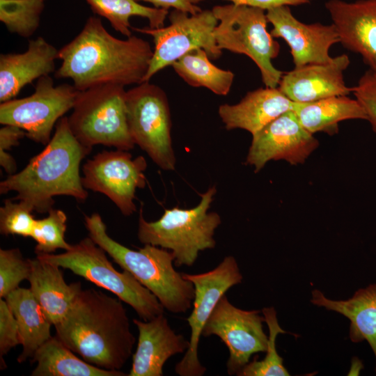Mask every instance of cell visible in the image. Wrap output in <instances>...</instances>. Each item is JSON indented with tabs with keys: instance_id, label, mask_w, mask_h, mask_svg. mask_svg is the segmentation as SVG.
<instances>
[{
	"instance_id": "cell-20",
	"label": "cell",
	"mask_w": 376,
	"mask_h": 376,
	"mask_svg": "<svg viewBox=\"0 0 376 376\" xmlns=\"http://www.w3.org/2000/svg\"><path fill=\"white\" fill-rule=\"evenodd\" d=\"M58 54V50L41 36L29 40L24 52L1 54V102L15 98L27 84L55 72Z\"/></svg>"
},
{
	"instance_id": "cell-31",
	"label": "cell",
	"mask_w": 376,
	"mask_h": 376,
	"mask_svg": "<svg viewBox=\"0 0 376 376\" xmlns=\"http://www.w3.org/2000/svg\"><path fill=\"white\" fill-rule=\"evenodd\" d=\"M45 218L36 219L31 237L36 242L38 254L53 253L58 249L69 250L72 244L65 241L67 216L58 209L52 208Z\"/></svg>"
},
{
	"instance_id": "cell-22",
	"label": "cell",
	"mask_w": 376,
	"mask_h": 376,
	"mask_svg": "<svg viewBox=\"0 0 376 376\" xmlns=\"http://www.w3.org/2000/svg\"><path fill=\"white\" fill-rule=\"evenodd\" d=\"M31 261L30 290L52 325L59 323L82 290L80 282H65L60 267L38 258Z\"/></svg>"
},
{
	"instance_id": "cell-3",
	"label": "cell",
	"mask_w": 376,
	"mask_h": 376,
	"mask_svg": "<svg viewBox=\"0 0 376 376\" xmlns=\"http://www.w3.org/2000/svg\"><path fill=\"white\" fill-rule=\"evenodd\" d=\"M91 148L81 144L72 134L68 117L56 123L53 136L39 154L19 172L0 183V194L15 191L13 200L23 201L38 213L53 208L54 196H69L84 201L88 191L80 175V164Z\"/></svg>"
},
{
	"instance_id": "cell-6",
	"label": "cell",
	"mask_w": 376,
	"mask_h": 376,
	"mask_svg": "<svg viewBox=\"0 0 376 376\" xmlns=\"http://www.w3.org/2000/svg\"><path fill=\"white\" fill-rule=\"evenodd\" d=\"M38 259L68 269L97 286L115 295L130 306L143 320H150L164 313L157 298L130 272H118L107 256V252L88 236L58 254H38Z\"/></svg>"
},
{
	"instance_id": "cell-11",
	"label": "cell",
	"mask_w": 376,
	"mask_h": 376,
	"mask_svg": "<svg viewBox=\"0 0 376 376\" xmlns=\"http://www.w3.org/2000/svg\"><path fill=\"white\" fill-rule=\"evenodd\" d=\"M78 93L74 86H55L49 75L41 77L31 95L1 102L0 123L19 127L29 139L47 145L54 125L73 108Z\"/></svg>"
},
{
	"instance_id": "cell-5",
	"label": "cell",
	"mask_w": 376,
	"mask_h": 376,
	"mask_svg": "<svg viewBox=\"0 0 376 376\" xmlns=\"http://www.w3.org/2000/svg\"><path fill=\"white\" fill-rule=\"evenodd\" d=\"M216 187H210L201 195L200 203L191 209L177 207L164 210L157 221H147L139 211L137 237L143 244L159 246L171 251L174 265L192 266L200 251L214 249V231L221 223L220 215L208 212Z\"/></svg>"
},
{
	"instance_id": "cell-13",
	"label": "cell",
	"mask_w": 376,
	"mask_h": 376,
	"mask_svg": "<svg viewBox=\"0 0 376 376\" xmlns=\"http://www.w3.org/2000/svg\"><path fill=\"white\" fill-rule=\"evenodd\" d=\"M143 156L132 158L127 150H103L88 159L82 167L81 181L86 189L107 196L125 216L136 211V189L146 186Z\"/></svg>"
},
{
	"instance_id": "cell-2",
	"label": "cell",
	"mask_w": 376,
	"mask_h": 376,
	"mask_svg": "<svg viewBox=\"0 0 376 376\" xmlns=\"http://www.w3.org/2000/svg\"><path fill=\"white\" fill-rule=\"evenodd\" d=\"M54 327L65 345L105 370H120L136 343L122 301L93 288L82 289Z\"/></svg>"
},
{
	"instance_id": "cell-30",
	"label": "cell",
	"mask_w": 376,
	"mask_h": 376,
	"mask_svg": "<svg viewBox=\"0 0 376 376\" xmlns=\"http://www.w3.org/2000/svg\"><path fill=\"white\" fill-rule=\"evenodd\" d=\"M269 329L268 345L265 358L249 362L237 374L238 376H288L290 373L283 365V358L276 348V338L279 334H288L279 326L274 307L262 310Z\"/></svg>"
},
{
	"instance_id": "cell-18",
	"label": "cell",
	"mask_w": 376,
	"mask_h": 376,
	"mask_svg": "<svg viewBox=\"0 0 376 376\" xmlns=\"http://www.w3.org/2000/svg\"><path fill=\"white\" fill-rule=\"evenodd\" d=\"M325 7L340 42L360 54L370 70L376 72V0H329Z\"/></svg>"
},
{
	"instance_id": "cell-25",
	"label": "cell",
	"mask_w": 376,
	"mask_h": 376,
	"mask_svg": "<svg viewBox=\"0 0 376 376\" xmlns=\"http://www.w3.org/2000/svg\"><path fill=\"white\" fill-rule=\"evenodd\" d=\"M301 125L310 133L334 134L338 124L345 120H367L366 113L355 99L347 95L332 96L314 102L297 103L293 109Z\"/></svg>"
},
{
	"instance_id": "cell-24",
	"label": "cell",
	"mask_w": 376,
	"mask_h": 376,
	"mask_svg": "<svg viewBox=\"0 0 376 376\" xmlns=\"http://www.w3.org/2000/svg\"><path fill=\"white\" fill-rule=\"evenodd\" d=\"M15 317L22 352L18 363L32 359L38 349L51 337L49 322L30 289L18 287L5 298Z\"/></svg>"
},
{
	"instance_id": "cell-4",
	"label": "cell",
	"mask_w": 376,
	"mask_h": 376,
	"mask_svg": "<svg viewBox=\"0 0 376 376\" xmlns=\"http://www.w3.org/2000/svg\"><path fill=\"white\" fill-rule=\"evenodd\" d=\"M88 236L103 249L123 270L130 272L148 289L165 310L184 313L191 308L195 295L194 284L174 267V256L168 249L144 244L129 249L112 239L98 213L84 217Z\"/></svg>"
},
{
	"instance_id": "cell-14",
	"label": "cell",
	"mask_w": 376,
	"mask_h": 376,
	"mask_svg": "<svg viewBox=\"0 0 376 376\" xmlns=\"http://www.w3.org/2000/svg\"><path fill=\"white\" fill-rule=\"evenodd\" d=\"M260 311H246L231 304L224 295L207 320L202 335L218 336L229 351L227 373L234 375L249 362L251 357L265 352L268 336L263 330L265 318Z\"/></svg>"
},
{
	"instance_id": "cell-34",
	"label": "cell",
	"mask_w": 376,
	"mask_h": 376,
	"mask_svg": "<svg viewBox=\"0 0 376 376\" xmlns=\"http://www.w3.org/2000/svg\"><path fill=\"white\" fill-rule=\"evenodd\" d=\"M352 88L356 100L364 109L367 120L376 133V72L369 69Z\"/></svg>"
},
{
	"instance_id": "cell-33",
	"label": "cell",
	"mask_w": 376,
	"mask_h": 376,
	"mask_svg": "<svg viewBox=\"0 0 376 376\" xmlns=\"http://www.w3.org/2000/svg\"><path fill=\"white\" fill-rule=\"evenodd\" d=\"M33 207L26 202L6 199L0 207V232L4 235H17L31 237L36 221Z\"/></svg>"
},
{
	"instance_id": "cell-8",
	"label": "cell",
	"mask_w": 376,
	"mask_h": 376,
	"mask_svg": "<svg viewBox=\"0 0 376 376\" xmlns=\"http://www.w3.org/2000/svg\"><path fill=\"white\" fill-rule=\"evenodd\" d=\"M212 10L219 21L214 36L219 49L247 56L258 66L265 86L278 87L283 72L272 61L278 56L280 45L267 31L266 11L233 3Z\"/></svg>"
},
{
	"instance_id": "cell-15",
	"label": "cell",
	"mask_w": 376,
	"mask_h": 376,
	"mask_svg": "<svg viewBox=\"0 0 376 376\" xmlns=\"http://www.w3.org/2000/svg\"><path fill=\"white\" fill-rule=\"evenodd\" d=\"M318 145V141L301 125L292 110L253 136L246 163L253 166L255 172L270 160L283 159L297 165L304 163Z\"/></svg>"
},
{
	"instance_id": "cell-28",
	"label": "cell",
	"mask_w": 376,
	"mask_h": 376,
	"mask_svg": "<svg viewBox=\"0 0 376 376\" xmlns=\"http://www.w3.org/2000/svg\"><path fill=\"white\" fill-rule=\"evenodd\" d=\"M93 13L107 19L112 28L127 38L132 36L130 18L139 16L146 18L149 27L164 26L169 10L143 6L136 0H85Z\"/></svg>"
},
{
	"instance_id": "cell-1",
	"label": "cell",
	"mask_w": 376,
	"mask_h": 376,
	"mask_svg": "<svg viewBox=\"0 0 376 376\" xmlns=\"http://www.w3.org/2000/svg\"><path fill=\"white\" fill-rule=\"evenodd\" d=\"M150 43L136 36H113L101 19L91 16L80 33L58 50L56 78H68L79 91L104 84L143 82L152 57Z\"/></svg>"
},
{
	"instance_id": "cell-17",
	"label": "cell",
	"mask_w": 376,
	"mask_h": 376,
	"mask_svg": "<svg viewBox=\"0 0 376 376\" xmlns=\"http://www.w3.org/2000/svg\"><path fill=\"white\" fill-rule=\"evenodd\" d=\"M347 54L325 63L308 64L283 73L278 88L290 100L306 103L352 93L344 81L343 72L350 65Z\"/></svg>"
},
{
	"instance_id": "cell-7",
	"label": "cell",
	"mask_w": 376,
	"mask_h": 376,
	"mask_svg": "<svg viewBox=\"0 0 376 376\" xmlns=\"http://www.w3.org/2000/svg\"><path fill=\"white\" fill-rule=\"evenodd\" d=\"M124 86L104 84L79 91L68 117L70 128L84 146L96 145L130 150L135 143L130 134Z\"/></svg>"
},
{
	"instance_id": "cell-35",
	"label": "cell",
	"mask_w": 376,
	"mask_h": 376,
	"mask_svg": "<svg viewBox=\"0 0 376 376\" xmlns=\"http://www.w3.org/2000/svg\"><path fill=\"white\" fill-rule=\"evenodd\" d=\"M20 344L17 320L5 299H0V357Z\"/></svg>"
},
{
	"instance_id": "cell-27",
	"label": "cell",
	"mask_w": 376,
	"mask_h": 376,
	"mask_svg": "<svg viewBox=\"0 0 376 376\" xmlns=\"http://www.w3.org/2000/svg\"><path fill=\"white\" fill-rule=\"evenodd\" d=\"M175 72L193 87H205L219 95H226L235 75L214 65L201 48L191 50L172 65Z\"/></svg>"
},
{
	"instance_id": "cell-12",
	"label": "cell",
	"mask_w": 376,
	"mask_h": 376,
	"mask_svg": "<svg viewBox=\"0 0 376 376\" xmlns=\"http://www.w3.org/2000/svg\"><path fill=\"white\" fill-rule=\"evenodd\" d=\"M195 288L193 310L187 320L191 329L189 347L175 367L180 376H202L206 371L198 355L199 340L203 327L221 297L233 286L242 281L238 264L232 256H226L213 269L190 274L182 273Z\"/></svg>"
},
{
	"instance_id": "cell-26",
	"label": "cell",
	"mask_w": 376,
	"mask_h": 376,
	"mask_svg": "<svg viewBox=\"0 0 376 376\" xmlns=\"http://www.w3.org/2000/svg\"><path fill=\"white\" fill-rule=\"evenodd\" d=\"M36 366L31 376H126L120 370H109L88 363L74 354L56 336L42 345L31 360Z\"/></svg>"
},
{
	"instance_id": "cell-37",
	"label": "cell",
	"mask_w": 376,
	"mask_h": 376,
	"mask_svg": "<svg viewBox=\"0 0 376 376\" xmlns=\"http://www.w3.org/2000/svg\"><path fill=\"white\" fill-rule=\"evenodd\" d=\"M196 4L204 0H189ZM235 5L258 8L267 11L269 9L282 6H298L309 3V0H226Z\"/></svg>"
},
{
	"instance_id": "cell-16",
	"label": "cell",
	"mask_w": 376,
	"mask_h": 376,
	"mask_svg": "<svg viewBox=\"0 0 376 376\" xmlns=\"http://www.w3.org/2000/svg\"><path fill=\"white\" fill-rule=\"evenodd\" d=\"M266 16L273 26L271 35L283 39L290 47L295 68L325 63L332 59L329 49L340 42L333 24L303 23L294 17L288 6L269 9Z\"/></svg>"
},
{
	"instance_id": "cell-19",
	"label": "cell",
	"mask_w": 376,
	"mask_h": 376,
	"mask_svg": "<svg viewBox=\"0 0 376 376\" xmlns=\"http://www.w3.org/2000/svg\"><path fill=\"white\" fill-rule=\"evenodd\" d=\"M133 323L139 337L129 376H162L166 361L189 347V340L172 329L164 313L147 321L134 319Z\"/></svg>"
},
{
	"instance_id": "cell-9",
	"label": "cell",
	"mask_w": 376,
	"mask_h": 376,
	"mask_svg": "<svg viewBox=\"0 0 376 376\" xmlns=\"http://www.w3.org/2000/svg\"><path fill=\"white\" fill-rule=\"evenodd\" d=\"M127 118L130 134L162 169L173 171L171 117L166 93L145 81L126 91Z\"/></svg>"
},
{
	"instance_id": "cell-21",
	"label": "cell",
	"mask_w": 376,
	"mask_h": 376,
	"mask_svg": "<svg viewBox=\"0 0 376 376\" xmlns=\"http://www.w3.org/2000/svg\"><path fill=\"white\" fill-rule=\"evenodd\" d=\"M295 105L278 87L265 86L248 92L237 104L220 105L218 113L226 130L242 129L253 136L283 113L293 110Z\"/></svg>"
},
{
	"instance_id": "cell-29",
	"label": "cell",
	"mask_w": 376,
	"mask_h": 376,
	"mask_svg": "<svg viewBox=\"0 0 376 376\" xmlns=\"http://www.w3.org/2000/svg\"><path fill=\"white\" fill-rule=\"evenodd\" d=\"M45 1L0 0V21L9 32L29 38L39 27Z\"/></svg>"
},
{
	"instance_id": "cell-32",
	"label": "cell",
	"mask_w": 376,
	"mask_h": 376,
	"mask_svg": "<svg viewBox=\"0 0 376 376\" xmlns=\"http://www.w3.org/2000/svg\"><path fill=\"white\" fill-rule=\"evenodd\" d=\"M31 261L24 259L17 248L0 249V298L4 299L28 280L31 273Z\"/></svg>"
},
{
	"instance_id": "cell-36",
	"label": "cell",
	"mask_w": 376,
	"mask_h": 376,
	"mask_svg": "<svg viewBox=\"0 0 376 376\" xmlns=\"http://www.w3.org/2000/svg\"><path fill=\"white\" fill-rule=\"evenodd\" d=\"M24 136L26 132L15 125H3L0 129V164L8 175L16 173L17 164L7 150L19 145V140Z\"/></svg>"
},
{
	"instance_id": "cell-10",
	"label": "cell",
	"mask_w": 376,
	"mask_h": 376,
	"mask_svg": "<svg viewBox=\"0 0 376 376\" xmlns=\"http://www.w3.org/2000/svg\"><path fill=\"white\" fill-rule=\"evenodd\" d=\"M170 24L157 29L134 28L150 35L154 42L153 54L143 82L191 50L201 48L210 59H218L222 50L218 47L214 30L219 23L212 10H205L195 15L173 9L169 14Z\"/></svg>"
},
{
	"instance_id": "cell-23",
	"label": "cell",
	"mask_w": 376,
	"mask_h": 376,
	"mask_svg": "<svg viewBox=\"0 0 376 376\" xmlns=\"http://www.w3.org/2000/svg\"><path fill=\"white\" fill-rule=\"evenodd\" d=\"M311 295V302L313 304L346 317L350 322V340L354 343L366 340L376 359V283L358 290L346 300L328 299L316 289L312 291Z\"/></svg>"
},
{
	"instance_id": "cell-38",
	"label": "cell",
	"mask_w": 376,
	"mask_h": 376,
	"mask_svg": "<svg viewBox=\"0 0 376 376\" xmlns=\"http://www.w3.org/2000/svg\"><path fill=\"white\" fill-rule=\"evenodd\" d=\"M152 3L155 8L169 10L170 8L186 12L190 15H195L202 10L196 4L192 3L189 0H136Z\"/></svg>"
}]
</instances>
